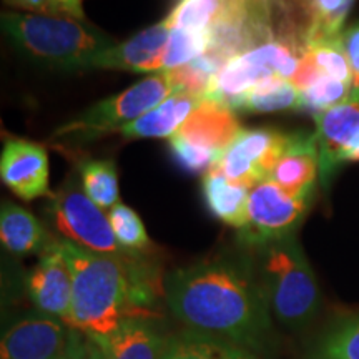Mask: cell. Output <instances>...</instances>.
<instances>
[{"label":"cell","instance_id":"cell-1","mask_svg":"<svg viewBox=\"0 0 359 359\" xmlns=\"http://www.w3.org/2000/svg\"><path fill=\"white\" fill-rule=\"evenodd\" d=\"M167 306L188 330L259 349L271 331V308L255 253L246 246L215 251L170 271Z\"/></svg>","mask_w":359,"mask_h":359},{"label":"cell","instance_id":"cell-2","mask_svg":"<svg viewBox=\"0 0 359 359\" xmlns=\"http://www.w3.org/2000/svg\"><path fill=\"white\" fill-rule=\"evenodd\" d=\"M72 275L69 326L88 341L110 336L130 316H148L160 278L142 257L114 258L58 240Z\"/></svg>","mask_w":359,"mask_h":359},{"label":"cell","instance_id":"cell-3","mask_svg":"<svg viewBox=\"0 0 359 359\" xmlns=\"http://www.w3.org/2000/svg\"><path fill=\"white\" fill-rule=\"evenodd\" d=\"M2 30L22 57L55 72L92 70L93 60L116 40L87 20L2 12Z\"/></svg>","mask_w":359,"mask_h":359},{"label":"cell","instance_id":"cell-4","mask_svg":"<svg viewBox=\"0 0 359 359\" xmlns=\"http://www.w3.org/2000/svg\"><path fill=\"white\" fill-rule=\"evenodd\" d=\"M251 251L257 258L273 316L290 327L308 325L320 309L321 293L296 235Z\"/></svg>","mask_w":359,"mask_h":359},{"label":"cell","instance_id":"cell-5","mask_svg":"<svg viewBox=\"0 0 359 359\" xmlns=\"http://www.w3.org/2000/svg\"><path fill=\"white\" fill-rule=\"evenodd\" d=\"M172 95H175V88L167 72L151 74L123 92L88 107L70 122L58 127L50 143L58 151L70 154L79 145L115 133Z\"/></svg>","mask_w":359,"mask_h":359},{"label":"cell","instance_id":"cell-6","mask_svg":"<svg viewBox=\"0 0 359 359\" xmlns=\"http://www.w3.org/2000/svg\"><path fill=\"white\" fill-rule=\"evenodd\" d=\"M43 213L64 240L85 250L114 258L142 257L120 246L111 230L109 213L88 198L77 175H69L62 187L50 193Z\"/></svg>","mask_w":359,"mask_h":359},{"label":"cell","instance_id":"cell-7","mask_svg":"<svg viewBox=\"0 0 359 359\" xmlns=\"http://www.w3.org/2000/svg\"><path fill=\"white\" fill-rule=\"evenodd\" d=\"M304 55L302 45L288 40H268L228 60L215 77L208 97L226 107L263 80L280 77L291 80Z\"/></svg>","mask_w":359,"mask_h":359},{"label":"cell","instance_id":"cell-8","mask_svg":"<svg viewBox=\"0 0 359 359\" xmlns=\"http://www.w3.org/2000/svg\"><path fill=\"white\" fill-rule=\"evenodd\" d=\"M314 193L291 195L271 180L250 188L248 219L238 231V243L257 250L271 241L296 235L313 206Z\"/></svg>","mask_w":359,"mask_h":359},{"label":"cell","instance_id":"cell-9","mask_svg":"<svg viewBox=\"0 0 359 359\" xmlns=\"http://www.w3.org/2000/svg\"><path fill=\"white\" fill-rule=\"evenodd\" d=\"M291 135L293 132L271 127L246 128L218 156L212 170L241 185L255 187L269 180V173L290 145Z\"/></svg>","mask_w":359,"mask_h":359},{"label":"cell","instance_id":"cell-10","mask_svg":"<svg viewBox=\"0 0 359 359\" xmlns=\"http://www.w3.org/2000/svg\"><path fill=\"white\" fill-rule=\"evenodd\" d=\"M320 151V180L327 185L339 167L359 161V97L313 115Z\"/></svg>","mask_w":359,"mask_h":359},{"label":"cell","instance_id":"cell-11","mask_svg":"<svg viewBox=\"0 0 359 359\" xmlns=\"http://www.w3.org/2000/svg\"><path fill=\"white\" fill-rule=\"evenodd\" d=\"M72 327L40 311L20 318L2 336L0 359H55L65 351Z\"/></svg>","mask_w":359,"mask_h":359},{"label":"cell","instance_id":"cell-12","mask_svg":"<svg viewBox=\"0 0 359 359\" xmlns=\"http://www.w3.org/2000/svg\"><path fill=\"white\" fill-rule=\"evenodd\" d=\"M0 178L17 198L34 201L50 196L48 155L43 145L8 137L0 155Z\"/></svg>","mask_w":359,"mask_h":359},{"label":"cell","instance_id":"cell-13","mask_svg":"<svg viewBox=\"0 0 359 359\" xmlns=\"http://www.w3.org/2000/svg\"><path fill=\"white\" fill-rule=\"evenodd\" d=\"M25 290L35 309L60 318L69 325L72 313V275L58 240L40 255L39 263L27 275Z\"/></svg>","mask_w":359,"mask_h":359},{"label":"cell","instance_id":"cell-14","mask_svg":"<svg viewBox=\"0 0 359 359\" xmlns=\"http://www.w3.org/2000/svg\"><path fill=\"white\" fill-rule=\"evenodd\" d=\"M172 29L167 22L147 27L127 42L116 43L93 60L92 70H127L135 74H158Z\"/></svg>","mask_w":359,"mask_h":359},{"label":"cell","instance_id":"cell-15","mask_svg":"<svg viewBox=\"0 0 359 359\" xmlns=\"http://www.w3.org/2000/svg\"><path fill=\"white\" fill-rule=\"evenodd\" d=\"M243 132L238 114L212 98H203L175 137L219 156Z\"/></svg>","mask_w":359,"mask_h":359},{"label":"cell","instance_id":"cell-16","mask_svg":"<svg viewBox=\"0 0 359 359\" xmlns=\"http://www.w3.org/2000/svg\"><path fill=\"white\" fill-rule=\"evenodd\" d=\"M165 341L147 316H130L107 338L88 341L90 359H160Z\"/></svg>","mask_w":359,"mask_h":359},{"label":"cell","instance_id":"cell-17","mask_svg":"<svg viewBox=\"0 0 359 359\" xmlns=\"http://www.w3.org/2000/svg\"><path fill=\"white\" fill-rule=\"evenodd\" d=\"M320 175V151L314 132H293L291 142L275 168L269 173V180L291 195H309L316 188Z\"/></svg>","mask_w":359,"mask_h":359},{"label":"cell","instance_id":"cell-18","mask_svg":"<svg viewBox=\"0 0 359 359\" xmlns=\"http://www.w3.org/2000/svg\"><path fill=\"white\" fill-rule=\"evenodd\" d=\"M0 241L4 250L15 257L42 255L55 243L43 223L34 213L13 201H2L0 210Z\"/></svg>","mask_w":359,"mask_h":359},{"label":"cell","instance_id":"cell-19","mask_svg":"<svg viewBox=\"0 0 359 359\" xmlns=\"http://www.w3.org/2000/svg\"><path fill=\"white\" fill-rule=\"evenodd\" d=\"M201 193L208 212L215 218L240 231L248 219L250 187L233 182L217 170L205 173Z\"/></svg>","mask_w":359,"mask_h":359},{"label":"cell","instance_id":"cell-20","mask_svg":"<svg viewBox=\"0 0 359 359\" xmlns=\"http://www.w3.org/2000/svg\"><path fill=\"white\" fill-rule=\"evenodd\" d=\"M201 100L191 95L175 93L165 102H161L154 110L147 111L140 118L125 125L115 133L123 138H170L178 132L180 127L191 115Z\"/></svg>","mask_w":359,"mask_h":359},{"label":"cell","instance_id":"cell-21","mask_svg":"<svg viewBox=\"0 0 359 359\" xmlns=\"http://www.w3.org/2000/svg\"><path fill=\"white\" fill-rule=\"evenodd\" d=\"M160 359H257L250 349L218 336L188 330L168 336Z\"/></svg>","mask_w":359,"mask_h":359},{"label":"cell","instance_id":"cell-22","mask_svg":"<svg viewBox=\"0 0 359 359\" xmlns=\"http://www.w3.org/2000/svg\"><path fill=\"white\" fill-rule=\"evenodd\" d=\"M299 92L290 80L271 77L251 87L233 103L235 114L262 115L278 111H298Z\"/></svg>","mask_w":359,"mask_h":359},{"label":"cell","instance_id":"cell-23","mask_svg":"<svg viewBox=\"0 0 359 359\" xmlns=\"http://www.w3.org/2000/svg\"><path fill=\"white\" fill-rule=\"evenodd\" d=\"M80 183L87 196L102 210H111L120 203L118 172L114 160H77Z\"/></svg>","mask_w":359,"mask_h":359},{"label":"cell","instance_id":"cell-24","mask_svg":"<svg viewBox=\"0 0 359 359\" xmlns=\"http://www.w3.org/2000/svg\"><path fill=\"white\" fill-rule=\"evenodd\" d=\"M351 0H304L308 15L306 45L318 40L343 37V24Z\"/></svg>","mask_w":359,"mask_h":359},{"label":"cell","instance_id":"cell-25","mask_svg":"<svg viewBox=\"0 0 359 359\" xmlns=\"http://www.w3.org/2000/svg\"><path fill=\"white\" fill-rule=\"evenodd\" d=\"M222 67L218 60L205 53L190 64L168 70L167 74L172 80L175 93H183V95H191L203 100L208 97L215 77Z\"/></svg>","mask_w":359,"mask_h":359},{"label":"cell","instance_id":"cell-26","mask_svg":"<svg viewBox=\"0 0 359 359\" xmlns=\"http://www.w3.org/2000/svg\"><path fill=\"white\" fill-rule=\"evenodd\" d=\"M316 359H359V314L339 318L318 341Z\"/></svg>","mask_w":359,"mask_h":359},{"label":"cell","instance_id":"cell-27","mask_svg":"<svg viewBox=\"0 0 359 359\" xmlns=\"http://www.w3.org/2000/svg\"><path fill=\"white\" fill-rule=\"evenodd\" d=\"M226 2L228 0H180L163 20L170 29L210 32Z\"/></svg>","mask_w":359,"mask_h":359},{"label":"cell","instance_id":"cell-28","mask_svg":"<svg viewBox=\"0 0 359 359\" xmlns=\"http://www.w3.org/2000/svg\"><path fill=\"white\" fill-rule=\"evenodd\" d=\"M109 219L116 241L132 255H145L151 250L150 236L142 218L128 205L118 203L109 210Z\"/></svg>","mask_w":359,"mask_h":359},{"label":"cell","instance_id":"cell-29","mask_svg":"<svg viewBox=\"0 0 359 359\" xmlns=\"http://www.w3.org/2000/svg\"><path fill=\"white\" fill-rule=\"evenodd\" d=\"M353 85L321 75L308 88L299 92L298 111H306L311 115L321 114L348 102L349 98H353Z\"/></svg>","mask_w":359,"mask_h":359},{"label":"cell","instance_id":"cell-30","mask_svg":"<svg viewBox=\"0 0 359 359\" xmlns=\"http://www.w3.org/2000/svg\"><path fill=\"white\" fill-rule=\"evenodd\" d=\"M304 52L314 62V65L327 77L353 85L354 75L351 65H349L346 50L343 47V37L311 42L306 45Z\"/></svg>","mask_w":359,"mask_h":359},{"label":"cell","instance_id":"cell-31","mask_svg":"<svg viewBox=\"0 0 359 359\" xmlns=\"http://www.w3.org/2000/svg\"><path fill=\"white\" fill-rule=\"evenodd\" d=\"M210 48V32H195V30L172 29L163 57V70L168 72L178 67L190 64L205 55Z\"/></svg>","mask_w":359,"mask_h":359},{"label":"cell","instance_id":"cell-32","mask_svg":"<svg viewBox=\"0 0 359 359\" xmlns=\"http://www.w3.org/2000/svg\"><path fill=\"white\" fill-rule=\"evenodd\" d=\"M8 7L29 13L65 19L87 20L83 12V0H4Z\"/></svg>","mask_w":359,"mask_h":359},{"label":"cell","instance_id":"cell-33","mask_svg":"<svg viewBox=\"0 0 359 359\" xmlns=\"http://www.w3.org/2000/svg\"><path fill=\"white\" fill-rule=\"evenodd\" d=\"M343 47L346 50L349 65H351L354 75L353 95L359 97V24L349 27L346 32H343Z\"/></svg>","mask_w":359,"mask_h":359},{"label":"cell","instance_id":"cell-34","mask_svg":"<svg viewBox=\"0 0 359 359\" xmlns=\"http://www.w3.org/2000/svg\"><path fill=\"white\" fill-rule=\"evenodd\" d=\"M55 359H90V346L87 338H83L82 333L72 327V336L65 351Z\"/></svg>","mask_w":359,"mask_h":359}]
</instances>
